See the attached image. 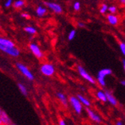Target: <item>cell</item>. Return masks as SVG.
Listing matches in <instances>:
<instances>
[{
  "instance_id": "obj_1",
  "label": "cell",
  "mask_w": 125,
  "mask_h": 125,
  "mask_svg": "<svg viewBox=\"0 0 125 125\" xmlns=\"http://www.w3.org/2000/svg\"><path fill=\"white\" fill-rule=\"evenodd\" d=\"M112 73V71L109 68H104V69H102L98 72L97 77V81L98 84L102 86V87H105L106 86V80H105V77L106 76L111 75Z\"/></svg>"
},
{
  "instance_id": "obj_2",
  "label": "cell",
  "mask_w": 125,
  "mask_h": 125,
  "mask_svg": "<svg viewBox=\"0 0 125 125\" xmlns=\"http://www.w3.org/2000/svg\"><path fill=\"white\" fill-rule=\"evenodd\" d=\"M16 67L17 68V70L23 75L26 79H28L29 80H34L35 79V76H34L33 73L31 72V71L29 69V68L23 64L22 63H17L16 64Z\"/></svg>"
},
{
  "instance_id": "obj_3",
  "label": "cell",
  "mask_w": 125,
  "mask_h": 125,
  "mask_svg": "<svg viewBox=\"0 0 125 125\" xmlns=\"http://www.w3.org/2000/svg\"><path fill=\"white\" fill-rule=\"evenodd\" d=\"M69 103L76 114L80 115L83 110V104L80 103V101L79 100L77 97L71 96L69 98Z\"/></svg>"
},
{
  "instance_id": "obj_4",
  "label": "cell",
  "mask_w": 125,
  "mask_h": 125,
  "mask_svg": "<svg viewBox=\"0 0 125 125\" xmlns=\"http://www.w3.org/2000/svg\"><path fill=\"white\" fill-rule=\"evenodd\" d=\"M41 73L46 76H52L55 72V66L50 63H44L40 67Z\"/></svg>"
},
{
  "instance_id": "obj_5",
  "label": "cell",
  "mask_w": 125,
  "mask_h": 125,
  "mask_svg": "<svg viewBox=\"0 0 125 125\" xmlns=\"http://www.w3.org/2000/svg\"><path fill=\"white\" fill-rule=\"evenodd\" d=\"M77 71L79 73V74L84 79H85L86 81H88V83H92V84H95L96 83V81L95 79L91 76L87 71L83 67H82L81 65H78L77 66Z\"/></svg>"
},
{
  "instance_id": "obj_6",
  "label": "cell",
  "mask_w": 125,
  "mask_h": 125,
  "mask_svg": "<svg viewBox=\"0 0 125 125\" xmlns=\"http://www.w3.org/2000/svg\"><path fill=\"white\" fill-rule=\"evenodd\" d=\"M29 50L31 52V53L35 55L37 59H42L43 57V53L37 43H31L29 44Z\"/></svg>"
},
{
  "instance_id": "obj_7",
  "label": "cell",
  "mask_w": 125,
  "mask_h": 125,
  "mask_svg": "<svg viewBox=\"0 0 125 125\" xmlns=\"http://www.w3.org/2000/svg\"><path fill=\"white\" fill-rule=\"evenodd\" d=\"M47 8H48L50 10H52L53 13L60 14L63 12V8L62 7L56 2H45Z\"/></svg>"
},
{
  "instance_id": "obj_8",
  "label": "cell",
  "mask_w": 125,
  "mask_h": 125,
  "mask_svg": "<svg viewBox=\"0 0 125 125\" xmlns=\"http://www.w3.org/2000/svg\"><path fill=\"white\" fill-rule=\"evenodd\" d=\"M86 112H87L88 118L92 121H94V123H97V124H100L102 122V118H100V116L97 114V113L94 112L92 109L88 108V109H86Z\"/></svg>"
},
{
  "instance_id": "obj_9",
  "label": "cell",
  "mask_w": 125,
  "mask_h": 125,
  "mask_svg": "<svg viewBox=\"0 0 125 125\" xmlns=\"http://www.w3.org/2000/svg\"><path fill=\"white\" fill-rule=\"evenodd\" d=\"M0 121H1L2 124L3 125H11L13 124V122L11 121V119L10 118V117L8 115V114L6 112H2V115L0 116Z\"/></svg>"
},
{
  "instance_id": "obj_10",
  "label": "cell",
  "mask_w": 125,
  "mask_h": 125,
  "mask_svg": "<svg viewBox=\"0 0 125 125\" xmlns=\"http://www.w3.org/2000/svg\"><path fill=\"white\" fill-rule=\"evenodd\" d=\"M47 13V7L43 6V5H38L36 8L35 10V14L38 17H43Z\"/></svg>"
},
{
  "instance_id": "obj_11",
  "label": "cell",
  "mask_w": 125,
  "mask_h": 125,
  "mask_svg": "<svg viewBox=\"0 0 125 125\" xmlns=\"http://www.w3.org/2000/svg\"><path fill=\"white\" fill-rule=\"evenodd\" d=\"M106 18H107V21L109 22V23L112 25V26H116L119 22L118 17L116 15L112 14L107 15Z\"/></svg>"
},
{
  "instance_id": "obj_12",
  "label": "cell",
  "mask_w": 125,
  "mask_h": 125,
  "mask_svg": "<svg viewBox=\"0 0 125 125\" xmlns=\"http://www.w3.org/2000/svg\"><path fill=\"white\" fill-rule=\"evenodd\" d=\"M106 99H107V101L109 103L112 105V106H117L118 104V102H117V100L115 99V97H114L112 93H110L109 92H106Z\"/></svg>"
},
{
  "instance_id": "obj_13",
  "label": "cell",
  "mask_w": 125,
  "mask_h": 125,
  "mask_svg": "<svg viewBox=\"0 0 125 125\" xmlns=\"http://www.w3.org/2000/svg\"><path fill=\"white\" fill-rule=\"evenodd\" d=\"M96 97L101 102H104V103H106L107 101L106 92H104V91H101V90L97 91L96 92Z\"/></svg>"
},
{
  "instance_id": "obj_14",
  "label": "cell",
  "mask_w": 125,
  "mask_h": 125,
  "mask_svg": "<svg viewBox=\"0 0 125 125\" xmlns=\"http://www.w3.org/2000/svg\"><path fill=\"white\" fill-rule=\"evenodd\" d=\"M56 96H57V98L59 99V100L61 102V104L64 106H67V98L66 97V95L62 93V92H59L57 93V94H56Z\"/></svg>"
},
{
  "instance_id": "obj_15",
  "label": "cell",
  "mask_w": 125,
  "mask_h": 125,
  "mask_svg": "<svg viewBox=\"0 0 125 125\" xmlns=\"http://www.w3.org/2000/svg\"><path fill=\"white\" fill-rule=\"evenodd\" d=\"M77 98L79 99V100L80 101V103L83 104V106H85L86 107H89L91 106V102L84 96L81 95V94H77Z\"/></svg>"
},
{
  "instance_id": "obj_16",
  "label": "cell",
  "mask_w": 125,
  "mask_h": 125,
  "mask_svg": "<svg viewBox=\"0 0 125 125\" xmlns=\"http://www.w3.org/2000/svg\"><path fill=\"white\" fill-rule=\"evenodd\" d=\"M24 31L25 32H26L29 35H35L37 33V29L31 26H26L24 28Z\"/></svg>"
},
{
  "instance_id": "obj_17",
  "label": "cell",
  "mask_w": 125,
  "mask_h": 125,
  "mask_svg": "<svg viewBox=\"0 0 125 125\" xmlns=\"http://www.w3.org/2000/svg\"><path fill=\"white\" fill-rule=\"evenodd\" d=\"M13 5L15 8L19 9L25 5V1L24 0H16V1L13 3Z\"/></svg>"
},
{
  "instance_id": "obj_18",
  "label": "cell",
  "mask_w": 125,
  "mask_h": 125,
  "mask_svg": "<svg viewBox=\"0 0 125 125\" xmlns=\"http://www.w3.org/2000/svg\"><path fill=\"white\" fill-rule=\"evenodd\" d=\"M18 85V88L19 90L20 91V92L23 94V95H27L28 94V90H27V88L23 85V84H22V83H18L17 84Z\"/></svg>"
},
{
  "instance_id": "obj_19",
  "label": "cell",
  "mask_w": 125,
  "mask_h": 125,
  "mask_svg": "<svg viewBox=\"0 0 125 125\" xmlns=\"http://www.w3.org/2000/svg\"><path fill=\"white\" fill-rule=\"evenodd\" d=\"M76 35V31L74 30V29L71 30L69 32V34H68V40H69V41H73L75 38Z\"/></svg>"
},
{
  "instance_id": "obj_20",
  "label": "cell",
  "mask_w": 125,
  "mask_h": 125,
  "mask_svg": "<svg viewBox=\"0 0 125 125\" xmlns=\"http://www.w3.org/2000/svg\"><path fill=\"white\" fill-rule=\"evenodd\" d=\"M108 5L106 4H103V5H101L100 6V14H106V11L108 10Z\"/></svg>"
},
{
  "instance_id": "obj_21",
  "label": "cell",
  "mask_w": 125,
  "mask_h": 125,
  "mask_svg": "<svg viewBox=\"0 0 125 125\" xmlns=\"http://www.w3.org/2000/svg\"><path fill=\"white\" fill-rule=\"evenodd\" d=\"M73 8L75 11H79L81 8V4L79 2H75L73 5Z\"/></svg>"
},
{
  "instance_id": "obj_22",
  "label": "cell",
  "mask_w": 125,
  "mask_h": 125,
  "mask_svg": "<svg viewBox=\"0 0 125 125\" xmlns=\"http://www.w3.org/2000/svg\"><path fill=\"white\" fill-rule=\"evenodd\" d=\"M119 48H120L121 52H122V54L125 56V43L124 42H120Z\"/></svg>"
},
{
  "instance_id": "obj_23",
  "label": "cell",
  "mask_w": 125,
  "mask_h": 125,
  "mask_svg": "<svg viewBox=\"0 0 125 125\" xmlns=\"http://www.w3.org/2000/svg\"><path fill=\"white\" fill-rule=\"evenodd\" d=\"M108 10L111 14H115L117 11V8L115 5H111V6L108 7Z\"/></svg>"
},
{
  "instance_id": "obj_24",
  "label": "cell",
  "mask_w": 125,
  "mask_h": 125,
  "mask_svg": "<svg viewBox=\"0 0 125 125\" xmlns=\"http://www.w3.org/2000/svg\"><path fill=\"white\" fill-rule=\"evenodd\" d=\"M14 0H6L5 2V8H10L11 5H13Z\"/></svg>"
},
{
  "instance_id": "obj_25",
  "label": "cell",
  "mask_w": 125,
  "mask_h": 125,
  "mask_svg": "<svg viewBox=\"0 0 125 125\" xmlns=\"http://www.w3.org/2000/svg\"><path fill=\"white\" fill-rule=\"evenodd\" d=\"M21 17L25 18V19H29L30 17V15L28 13H22L21 14Z\"/></svg>"
},
{
  "instance_id": "obj_26",
  "label": "cell",
  "mask_w": 125,
  "mask_h": 125,
  "mask_svg": "<svg viewBox=\"0 0 125 125\" xmlns=\"http://www.w3.org/2000/svg\"><path fill=\"white\" fill-rule=\"evenodd\" d=\"M59 125H66V122L64 121V120L63 119H60L59 121Z\"/></svg>"
},
{
  "instance_id": "obj_27",
  "label": "cell",
  "mask_w": 125,
  "mask_h": 125,
  "mask_svg": "<svg viewBox=\"0 0 125 125\" xmlns=\"http://www.w3.org/2000/svg\"><path fill=\"white\" fill-rule=\"evenodd\" d=\"M77 25H78V26H79V27H80V28H83V27H85V24H84V23H83V22H79L78 23H77Z\"/></svg>"
},
{
  "instance_id": "obj_28",
  "label": "cell",
  "mask_w": 125,
  "mask_h": 125,
  "mask_svg": "<svg viewBox=\"0 0 125 125\" xmlns=\"http://www.w3.org/2000/svg\"><path fill=\"white\" fill-rule=\"evenodd\" d=\"M115 124H116L117 125H123V124H124V123H123L121 121H118Z\"/></svg>"
},
{
  "instance_id": "obj_29",
  "label": "cell",
  "mask_w": 125,
  "mask_h": 125,
  "mask_svg": "<svg viewBox=\"0 0 125 125\" xmlns=\"http://www.w3.org/2000/svg\"><path fill=\"white\" fill-rule=\"evenodd\" d=\"M119 2H121V4L125 5V0H119Z\"/></svg>"
},
{
  "instance_id": "obj_30",
  "label": "cell",
  "mask_w": 125,
  "mask_h": 125,
  "mask_svg": "<svg viewBox=\"0 0 125 125\" xmlns=\"http://www.w3.org/2000/svg\"><path fill=\"white\" fill-rule=\"evenodd\" d=\"M122 62H123V66H124V71H125V59H123V60H122Z\"/></svg>"
},
{
  "instance_id": "obj_31",
  "label": "cell",
  "mask_w": 125,
  "mask_h": 125,
  "mask_svg": "<svg viewBox=\"0 0 125 125\" xmlns=\"http://www.w3.org/2000/svg\"><path fill=\"white\" fill-rule=\"evenodd\" d=\"M121 84L122 85L125 86V80H122V81H121Z\"/></svg>"
},
{
  "instance_id": "obj_32",
  "label": "cell",
  "mask_w": 125,
  "mask_h": 125,
  "mask_svg": "<svg viewBox=\"0 0 125 125\" xmlns=\"http://www.w3.org/2000/svg\"><path fill=\"white\" fill-rule=\"evenodd\" d=\"M2 110L1 107H0V116H1V115H2Z\"/></svg>"
},
{
  "instance_id": "obj_33",
  "label": "cell",
  "mask_w": 125,
  "mask_h": 125,
  "mask_svg": "<svg viewBox=\"0 0 125 125\" xmlns=\"http://www.w3.org/2000/svg\"><path fill=\"white\" fill-rule=\"evenodd\" d=\"M2 124V123H1V121H0V125H1Z\"/></svg>"
}]
</instances>
